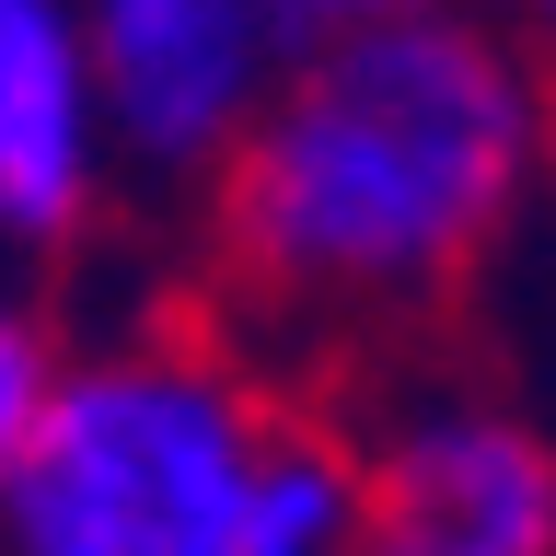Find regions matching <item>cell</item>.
<instances>
[{
	"mask_svg": "<svg viewBox=\"0 0 556 556\" xmlns=\"http://www.w3.org/2000/svg\"><path fill=\"white\" fill-rule=\"evenodd\" d=\"M70 348V313H59V278H35L0 255V476H12V452H24L35 406H47V371H59Z\"/></svg>",
	"mask_w": 556,
	"mask_h": 556,
	"instance_id": "obj_6",
	"label": "cell"
},
{
	"mask_svg": "<svg viewBox=\"0 0 556 556\" xmlns=\"http://www.w3.org/2000/svg\"><path fill=\"white\" fill-rule=\"evenodd\" d=\"M545 220H556V174H545Z\"/></svg>",
	"mask_w": 556,
	"mask_h": 556,
	"instance_id": "obj_9",
	"label": "cell"
},
{
	"mask_svg": "<svg viewBox=\"0 0 556 556\" xmlns=\"http://www.w3.org/2000/svg\"><path fill=\"white\" fill-rule=\"evenodd\" d=\"M81 47L128 198H198L313 24L290 0H81Z\"/></svg>",
	"mask_w": 556,
	"mask_h": 556,
	"instance_id": "obj_4",
	"label": "cell"
},
{
	"mask_svg": "<svg viewBox=\"0 0 556 556\" xmlns=\"http://www.w3.org/2000/svg\"><path fill=\"white\" fill-rule=\"evenodd\" d=\"M313 35H337V24H371V12H406V0H290Z\"/></svg>",
	"mask_w": 556,
	"mask_h": 556,
	"instance_id": "obj_8",
	"label": "cell"
},
{
	"mask_svg": "<svg viewBox=\"0 0 556 556\" xmlns=\"http://www.w3.org/2000/svg\"><path fill=\"white\" fill-rule=\"evenodd\" d=\"M556 81L486 0L313 35L198 186L208 313L290 371L417 359L545 220Z\"/></svg>",
	"mask_w": 556,
	"mask_h": 556,
	"instance_id": "obj_1",
	"label": "cell"
},
{
	"mask_svg": "<svg viewBox=\"0 0 556 556\" xmlns=\"http://www.w3.org/2000/svg\"><path fill=\"white\" fill-rule=\"evenodd\" d=\"M337 556H556V429L476 359H382L348 406Z\"/></svg>",
	"mask_w": 556,
	"mask_h": 556,
	"instance_id": "obj_3",
	"label": "cell"
},
{
	"mask_svg": "<svg viewBox=\"0 0 556 556\" xmlns=\"http://www.w3.org/2000/svg\"><path fill=\"white\" fill-rule=\"evenodd\" d=\"M348 406L232 337L208 302H151L59 348L12 476L0 556H337Z\"/></svg>",
	"mask_w": 556,
	"mask_h": 556,
	"instance_id": "obj_2",
	"label": "cell"
},
{
	"mask_svg": "<svg viewBox=\"0 0 556 556\" xmlns=\"http://www.w3.org/2000/svg\"><path fill=\"white\" fill-rule=\"evenodd\" d=\"M116 220H128V174L93 104L81 0H0V255L59 278Z\"/></svg>",
	"mask_w": 556,
	"mask_h": 556,
	"instance_id": "obj_5",
	"label": "cell"
},
{
	"mask_svg": "<svg viewBox=\"0 0 556 556\" xmlns=\"http://www.w3.org/2000/svg\"><path fill=\"white\" fill-rule=\"evenodd\" d=\"M486 12H498V24H510L521 47H533V70L556 81V0H486Z\"/></svg>",
	"mask_w": 556,
	"mask_h": 556,
	"instance_id": "obj_7",
	"label": "cell"
}]
</instances>
